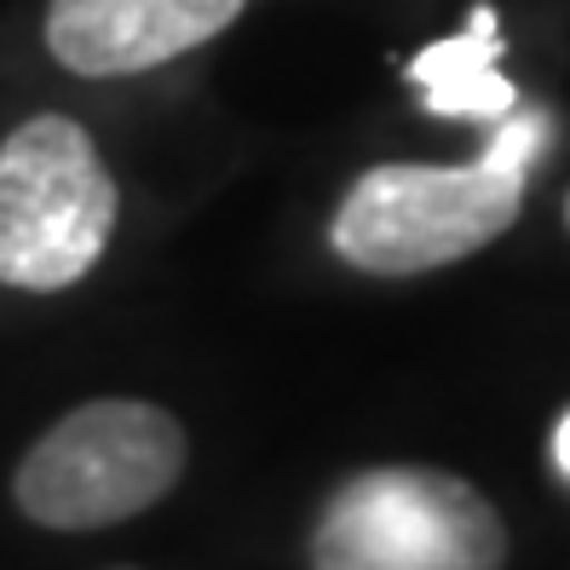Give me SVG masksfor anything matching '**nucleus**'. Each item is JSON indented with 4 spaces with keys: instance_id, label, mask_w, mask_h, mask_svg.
I'll return each instance as SVG.
<instances>
[{
    "instance_id": "nucleus-1",
    "label": "nucleus",
    "mask_w": 570,
    "mask_h": 570,
    "mask_svg": "<svg viewBox=\"0 0 570 570\" xmlns=\"http://www.w3.org/2000/svg\"><path fill=\"white\" fill-rule=\"evenodd\" d=\"M121 190L76 116L41 110L0 145V283L76 288L110 248Z\"/></svg>"
},
{
    "instance_id": "nucleus-2",
    "label": "nucleus",
    "mask_w": 570,
    "mask_h": 570,
    "mask_svg": "<svg viewBox=\"0 0 570 570\" xmlns=\"http://www.w3.org/2000/svg\"><path fill=\"white\" fill-rule=\"evenodd\" d=\"M185 426L145 397H92L23 450L12 501L41 530H105L185 479Z\"/></svg>"
},
{
    "instance_id": "nucleus-3",
    "label": "nucleus",
    "mask_w": 570,
    "mask_h": 570,
    "mask_svg": "<svg viewBox=\"0 0 570 570\" xmlns=\"http://www.w3.org/2000/svg\"><path fill=\"white\" fill-rule=\"evenodd\" d=\"M312 570H508V524L439 466H363L323 501Z\"/></svg>"
},
{
    "instance_id": "nucleus-4",
    "label": "nucleus",
    "mask_w": 570,
    "mask_h": 570,
    "mask_svg": "<svg viewBox=\"0 0 570 570\" xmlns=\"http://www.w3.org/2000/svg\"><path fill=\"white\" fill-rule=\"evenodd\" d=\"M524 208V179L495 167L386 161L346 190L328 219V248L368 277L439 272L490 248Z\"/></svg>"
},
{
    "instance_id": "nucleus-5",
    "label": "nucleus",
    "mask_w": 570,
    "mask_h": 570,
    "mask_svg": "<svg viewBox=\"0 0 570 570\" xmlns=\"http://www.w3.org/2000/svg\"><path fill=\"white\" fill-rule=\"evenodd\" d=\"M248 0H47V52L81 81H121L225 36Z\"/></svg>"
},
{
    "instance_id": "nucleus-6",
    "label": "nucleus",
    "mask_w": 570,
    "mask_h": 570,
    "mask_svg": "<svg viewBox=\"0 0 570 570\" xmlns=\"http://www.w3.org/2000/svg\"><path fill=\"white\" fill-rule=\"evenodd\" d=\"M426 98L421 105L432 116H450V121H501L513 105H519V92L513 81L495 70V63H484V70H466V76H444V81H432L421 87Z\"/></svg>"
},
{
    "instance_id": "nucleus-7",
    "label": "nucleus",
    "mask_w": 570,
    "mask_h": 570,
    "mask_svg": "<svg viewBox=\"0 0 570 570\" xmlns=\"http://www.w3.org/2000/svg\"><path fill=\"white\" fill-rule=\"evenodd\" d=\"M501 58V36H495V12L490 7H473V23L450 41H432L426 52L410 58V81L415 87H432L444 76H466V70H484V63Z\"/></svg>"
},
{
    "instance_id": "nucleus-8",
    "label": "nucleus",
    "mask_w": 570,
    "mask_h": 570,
    "mask_svg": "<svg viewBox=\"0 0 570 570\" xmlns=\"http://www.w3.org/2000/svg\"><path fill=\"white\" fill-rule=\"evenodd\" d=\"M553 139V116L548 110H535V105H513L508 116L495 121L490 132V145H484V167H495V174H513V179H530V167L542 161Z\"/></svg>"
},
{
    "instance_id": "nucleus-9",
    "label": "nucleus",
    "mask_w": 570,
    "mask_h": 570,
    "mask_svg": "<svg viewBox=\"0 0 570 570\" xmlns=\"http://www.w3.org/2000/svg\"><path fill=\"white\" fill-rule=\"evenodd\" d=\"M553 461H559V473L570 479V410H564V421L553 426Z\"/></svg>"
},
{
    "instance_id": "nucleus-10",
    "label": "nucleus",
    "mask_w": 570,
    "mask_h": 570,
    "mask_svg": "<svg viewBox=\"0 0 570 570\" xmlns=\"http://www.w3.org/2000/svg\"><path fill=\"white\" fill-rule=\"evenodd\" d=\"M564 225H570V203H564Z\"/></svg>"
},
{
    "instance_id": "nucleus-11",
    "label": "nucleus",
    "mask_w": 570,
    "mask_h": 570,
    "mask_svg": "<svg viewBox=\"0 0 570 570\" xmlns=\"http://www.w3.org/2000/svg\"><path fill=\"white\" fill-rule=\"evenodd\" d=\"M116 570H132V564H116Z\"/></svg>"
}]
</instances>
